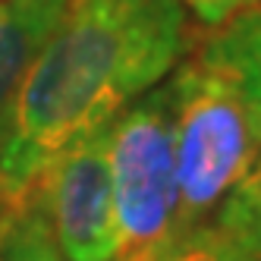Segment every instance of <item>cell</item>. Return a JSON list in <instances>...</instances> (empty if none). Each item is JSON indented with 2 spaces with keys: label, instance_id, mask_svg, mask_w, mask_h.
I'll return each mask as SVG.
<instances>
[{
  "label": "cell",
  "instance_id": "9",
  "mask_svg": "<svg viewBox=\"0 0 261 261\" xmlns=\"http://www.w3.org/2000/svg\"><path fill=\"white\" fill-rule=\"evenodd\" d=\"M173 261H261V255L236 246L233 239H227L220 230H214L211 223H204V227H198L195 233H189L182 239Z\"/></svg>",
  "mask_w": 261,
  "mask_h": 261
},
{
  "label": "cell",
  "instance_id": "2",
  "mask_svg": "<svg viewBox=\"0 0 261 261\" xmlns=\"http://www.w3.org/2000/svg\"><path fill=\"white\" fill-rule=\"evenodd\" d=\"M176 139L179 217L189 236L261 158V120L239 85L195 47L167 79Z\"/></svg>",
  "mask_w": 261,
  "mask_h": 261
},
{
  "label": "cell",
  "instance_id": "10",
  "mask_svg": "<svg viewBox=\"0 0 261 261\" xmlns=\"http://www.w3.org/2000/svg\"><path fill=\"white\" fill-rule=\"evenodd\" d=\"M176 4L192 16V19L204 29H217L223 22H230L233 16L246 13L249 7H255L258 0H176Z\"/></svg>",
  "mask_w": 261,
  "mask_h": 261
},
{
  "label": "cell",
  "instance_id": "3",
  "mask_svg": "<svg viewBox=\"0 0 261 261\" xmlns=\"http://www.w3.org/2000/svg\"><path fill=\"white\" fill-rule=\"evenodd\" d=\"M114 258L173 261L182 246L173 107L167 82L133 101L110 129Z\"/></svg>",
  "mask_w": 261,
  "mask_h": 261
},
{
  "label": "cell",
  "instance_id": "11",
  "mask_svg": "<svg viewBox=\"0 0 261 261\" xmlns=\"http://www.w3.org/2000/svg\"><path fill=\"white\" fill-rule=\"evenodd\" d=\"M0 261H4V255H0Z\"/></svg>",
  "mask_w": 261,
  "mask_h": 261
},
{
  "label": "cell",
  "instance_id": "4",
  "mask_svg": "<svg viewBox=\"0 0 261 261\" xmlns=\"http://www.w3.org/2000/svg\"><path fill=\"white\" fill-rule=\"evenodd\" d=\"M110 129H114V123L91 129L66 148H60L44 164V170L29 182L22 198L13 208H32L38 214L63 261L114 258Z\"/></svg>",
  "mask_w": 261,
  "mask_h": 261
},
{
  "label": "cell",
  "instance_id": "6",
  "mask_svg": "<svg viewBox=\"0 0 261 261\" xmlns=\"http://www.w3.org/2000/svg\"><path fill=\"white\" fill-rule=\"evenodd\" d=\"M198 50L227 69V76L239 85L261 120V0L230 22L211 29Z\"/></svg>",
  "mask_w": 261,
  "mask_h": 261
},
{
  "label": "cell",
  "instance_id": "5",
  "mask_svg": "<svg viewBox=\"0 0 261 261\" xmlns=\"http://www.w3.org/2000/svg\"><path fill=\"white\" fill-rule=\"evenodd\" d=\"M72 0H0V148H4L16 101L44 44L60 29Z\"/></svg>",
  "mask_w": 261,
  "mask_h": 261
},
{
  "label": "cell",
  "instance_id": "8",
  "mask_svg": "<svg viewBox=\"0 0 261 261\" xmlns=\"http://www.w3.org/2000/svg\"><path fill=\"white\" fill-rule=\"evenodd\" d=\"M0 242H4V261H63L44 220L32 208H16L0 214Z\"/></svg>",
  "mask_w": 261,
  "mask_h": 261
},
{
  "label": "cell",
  "instance_id": "1",
  "mask_svg": "<svg viewBox=\"0 0 261 261\" xmlns=\"http://www.w3.org/2000/svg\"><path fill=\"white\" fill-rule=\"evenodd\" d=\"M189 47V13L176 0H72L16 101L0 148V211L60 148L161 85Z\"/></svg>",
  "mask_w": 261,
  "mask_h": 261
},
{
  "label": "cell",
  "instance_id": "7",
  "mask_svg": "<svg viewBox=\"0 0 261 261\" xmlns=\"http://www.w3.org/2000/svg\"><path fill=\"white\" fill-rule=\"evenodd\" d=\"M208 223L227 239H233L236 246L261 255V158L230 189V195L223 198Z\"/></svg>",
  "mask_w": 261,
  "mask_h": 261
}]
</instances>
